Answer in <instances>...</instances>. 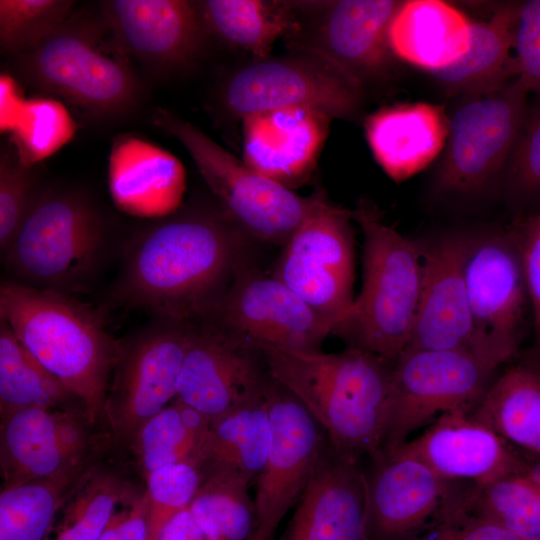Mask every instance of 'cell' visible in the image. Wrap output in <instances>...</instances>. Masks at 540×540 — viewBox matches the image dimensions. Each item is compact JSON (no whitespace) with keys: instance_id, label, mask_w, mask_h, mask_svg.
Segmentation results:
<instances>
[{"instance_id":"6da1fadb","label":"cell","mask_w":540,"mask_h":540,"mask_svg":"<svg viewBox=\"0 0 540 540\" xmlns=\"http://www.w3.org/2000/svg\"><path fill=\"white\" fill-rule=\"evenodd\" d=\"M246 237L222 210L177 211L133 238L117 294L161 318L208 317L244 265Z\"/></svg>"},{"instance_id":"7a4b0ae2","label":"cell","mask_w":540,"mask_h":540,"mask_svg":"<svg viewBox=\"0 0 540 540\" xmlns=\"http://www.w3.org/2000/svg\"><path fill=\"white\" fill-rule=\"evenodd\" d=\"M261 349L270 376L301 402L341 457L360 464L380 454L393 363L351 347L339 353Z\"/></svg>"},{"instance_id":"3957f363","label":"cell","mask_w":540,"mask_h":540,"mask_svg":"<svg viewBox=\"0 0 540 540\" xmlns=\"http://www.w3.org/2000/svg\"><path fill=\"white\" fill-rule=\"evenodd\" d=\"M0 317L24 347L79 398L90 421L98 426L104 423L118 344L93 313L59 292L3 282Z\"/></svg>"},{"instance_id":"277c9868","label":"cell","mask_w":540,"mask_h":540,"mask_svg":"<svg viewBox=\"0 0 540 540\" xmlns=\"http://www.w3.org/2000/svg\"><path fill=\"white\" fill-rule=\"evenodd\" d=\"M364 237L360 294L333 334L394 363L413 331L423 282V246L385 224L373 206L352 210Z\"/></svg>"},{"instance_id":"5b68a950","label":"cell","mask_w":540,"mask_h":540,"mask_svg":"<svg viewBox=\"0 0 540 540\" xmlns=\"http://www.w3.org/2000/svg\"><path fill=\"white\" fill-rule=\"evenodd\" d=\"M152 122L183 145L223 213L247 237L283 246L306 219L330 205L322 196H300L257 173L167 110H155Z\"/></svg>"},{"instance_id":"8992f818","label":"cell","mask_w":540,"mask_h":540,"mask_svg":"<svg viewBox=\"0 0 540 540\" xmlns=\"http://www.w3.org/2000/svg\"><path fill=\"white\" fill-rule=\"evenodd\" d=\"M99 41L92 28L66 21L16 55L15 70L32 87L93 114H124L139 99V82L128 63L105 52Z\"/></svg>"},{"instance_id":"52a82bcc","label":"cell","mask_w":540,"mask_h":540,"mask_svg":"<svg viewBox=\"0 0 540 540\" xmlns=\"http://www.w3.org/2000/svg\"><path fill=\"white\" fill-rule=\"evenodd\" d=\"M104 239L102 221L82 196L47 191L35 196L4 252L7 266L24 282L56 291L91 270Z\"/></svg>"},{"instance_id":"ba28073f","label":"cell","mask_w":540,"mask_h":540,"mask_svg":"<svg viewBox=\"0 0 540 540\" xmlns=\"http://www.w3.org/2000/svg\"><path fill=\"white\" fill-rule=\"evenodd\" d=\"M495 369L465 350H405L393 363L380 453L400 447L444 413H470L493 382Z\"/></svg>"},{"instance_id":"9c48e42d","label":"cell","mask_w":540,"mask_h":540,"mask_svg":"<svg viewBox=\"0 0 540 540\" xmlns=\"http://www.w3.org/2000/svg\"><path fill=\"white\" fill-rule=\"evenodd\" d=\"M363 86L320 53L255 59L231 75L222 100L236 117L286 108L314 110L334 119L357 115Z\"/></svg>"},{"instance_id":"30bf717a","label":"cell","mask_w":540,"mask_h":540,"mask_svg":"<svg viewBox=\"0 0 540 540\" xmlns=\"http://www.w3.org/2000/svg\"><path fill=\"white\" fill-rule=\"evenodd\" d=\"M471 352L497 368L518 352L529 301L515 230L468 238Z\"/></svg>"},{"instance_id":"8fae6325","label":"cell","mask_w":540,"mask_h":540,"mask_svg":"<svg viewBox=\"0 0 540 540\" xmlns=\"http://www.w3.org/2000/svg\"><path fill=\"white\" fill-rule=\"evenodd\" d=\"M188 332V323L161 318L117 345L103 413L114 446L127 448L177 397Z\"/></svg>"},{"instance_id":"7c38bea8","label":"cell","mask_w":540,"mask_h":540,"mask_svg":"<svg viewBox=\"0 0 540 540\" xmlns=\"http://www.w3.org/2000/svg\"><path fill=\"white\" fill-rule=\"evenodd\" d=\"M98 427L83 408H32L0 418L1 489L87 471L114 445Z\"/></svg>"},{"instance_id":"4fadbf2b","label":"cell","mask_w":540,"mask_h":540,"mask_svg":"<svg viewBox=\"0 0 540 540\" xmlns=\"http://www.w3.org/2000/svg\"><path fill=\"white\" fill-rule=\"evenodd\" d=\"M527 94L515 78L498 89L468 95L449 118L436 176L440 189L471 194L497 177L525 120Z\"/></svg>"},{"instance_id":"5bb4252c","label":"cell","mask_w":540,"mask_h":540,"mask_svg":"<svg viewBox=\"0 0 540 540\" xmlns=\"http://www.w3.org/2000/svg\"><path fill=\"white\" fill-rule=\"evenodd\" d=\"M352 210L328 205L306 219L282 246L273 276L288 286L332 327L353 303Z\"/></svg>"},{"instance_id":"9a60e30c","label":"cell","mask_w":540,"mask_h":540,"mask_svg":"<svg viewBox=\"0 0 540 540\" xmlns=\"http://www.w3.org/2000/svg\"><path fill=\"white\" fill-rule=\"evenodd\" d=\"M265 393L271 444L255 485L256 530L251 540H272L287 512L296 506L327 438L301 402L269 376Z\"/></svg>"},{"instance_id":"2e32d148","label":"cell","mask_w":540,"mask_h":540,"mask_svg":"<svg viewBox=\"0 0 540 540\" xmlns=\"http://www.w3.org/2000/svg\"><path fill=\"white\" fill-rule=\"evenodd\" d=\"M209 317L259 348L321 350L333 327L273 275L245 266Z\"/></svg>"},{"instance_id":"e0dca14e","label":"cell","mask_w":540,"mask_h":540,"mask_svg":"<svg viewBox=\"0 0 540 540\" xmlns=\"http://www.w3.org/2000/svg\"><path fill=\"white\" fill-rule=\"evenodd\" d=\"M270 374L261 348L216 322L189 324L177 398L211 420L263 389Z\"/></svg>"},{"instance_id":"ac0fdd59","label":"cell","mask_w":540,"mask_h":540,"mask_svg":"<svg viewBox=\"0 0 540 540\" xmlns=\"http://www.w3.org/2000/svg\"><path fill=\"white\" fill-rule=\"evenodd\" d=\"M366 473L365 540H412L441 514L457 490L398 447L372 459Z\"/></svg>"},{"instance_id":"d6986e66","label":"cell","mask_w":540,"mask_h":540,"mask_svg":"<svg viewBox=\"0 0 540 540\" xmlns=\"http://www.w3.org/2000/svg\"><path fill=\"white\" fill-rule=\"evenodd\" d=\"M117 45L156 68H178L193 60L206 31L197 2L110 0L102 2Z\"/></svg>"},{"instance_id":"ffe728a7","label":"cell","mask_w":540,"mask_h":540,"mask_svg":"<svg viewBox=\"0 0 540 540\" xmlns=\"http://www.w3.org/2000/svg\"><path fill=\"white\" fill-rule=\"evenodd\" d=\"M367 480L328 440L295 512L277 540H365Z\"/></svg>"},{"instance_id":"44dd1931","label":"cell","mask_w":540,"mask_h":540,"mask_svg":"<svg viewBox=\"0 0 540 540\" xmlns=\"http://www.w3.org/2000/svg\"><path fill=\"white\" fill-rule=\"evenodd\" d=\"M467 241L466 237L448 236L423 246L421 296L405 350L471 352V320L464 277Z\"/></svg>"},{"instance_id":"7402d4cb","label":"cell","mask_w":540,"mask_h":540,"mask_svg":"<svg viewBox=\"0 0 540 540\" xmlns=\"http://www.w3.org/2000/svg\"><path fill=\"white\" fill-rule=\"evenodd\" d=\"M332 119L305 108L275 109L242 118L243 162L292 189L316 167Z\"/></svg>"},{"instance_id":"603a6c76","label":"cell","mask_w":540,"mask_h":540,"mask_svg":"<svg viewBox=\"0 0 540 540\" xmlns=\"http://www.w3.org/2000/svg\"><path fill=\"white\" fill-rule=\"evenodd\" d=\"M400 447L443 479L470 485L506 476L520 458L519 449L461 411L442 414Z\"/></svg>"},{"instance_id":"cb8c5ba5","label":"cell","mask_w":540,"mask_h":540,"mask_svg":"<svg viewBox=\"0 0 540 540\" xmlns=\"http://www.w3.org/2000/svg\"><path fill=\"white\" fill-rule=\"evenodd\" d=\"M402 1L341 0L323 15L310 49L360 85L383 75L396 57L389 41L391 21Z\"/></svg>"},{"instance_id":"d4e9b609","label":"cell","mask_w":540,"mask_h":540,"mask_svg":"<svg viewBox=\"0 0 540 540\" xmlns=\"http://www.w3.org/2000/svg\"><path fill=\"white\" fill-rule=\"evenodd\" d=\"M108 184L120 210L164 218L178 211L186 174L182 163L168 151L140 138L122 137L111 148Z\"/></svg>"},{"instance_id":"484cf974","label":"cell","mask_w":540,"mask_h":540,"mask_svg":"<svg viewBox=\"0 0 540 540\" xmlns=\"http://www.w3.org/2000/svg\"><path fill=\"white\" fill-rule=\"evenodd\" d=\"M449 118L428 103L382 107L364 122L367 142L383 171L401 182L429 165L446 143Z\"/></svg>"},{"instance_id":"4316f807","label":"cell","mask_w":540,"mask_h":540,"mask_svg":"<svg viewBox=\"0 0 540 540\" xmlns=\"http://www.w3.org/2000/svg\"><path fill=\"white\" fill-rule=\"evenodd\" d=\"M265 386L211 420L194 462L202 478L221 475L249 487L256 483L265 465L272 436Z\"/></svg>"},{"instance_id":"83f0119b","label":"cell","mask_w":540,"mask_h":540,"mask_svg":"<svg viewBox=\"0 0 540 540\" xmlns=\"http://www.w3.org/2000/svg\"><path fill=\"white\" fill-rule=\"evenodd\" d=\"M471 20L441 0L402 1L389 28L394 55L432 73L469 49Z\"/></svg>"},{"instance_id":"f1b7e54d","label":"cell","mask_w":540,"mask_h":540,"mask_svg":"<svg viewBox=\"0 0 540 540\" xmlns=\"http://www.w3.org/2000/svg\"><path fill=\"white\" fill-rule=\"evenodd\" d=\"M519 3L499 6L487 21H471L468 51L451 66L432 73L447 92H488L517 78L514 47Z\"/></svg>"},{"instance_id":"f546056e","label":"cell","mask_w":540,"mask_h":540,"mask_svg":"<svg viewBox=\"0 0 540 540\" xmlns=\"http://www.w3.org/2000/svg\"><path fill=\"white\" fill-rule=\"evenodd\" d=\"M469 416L513 447L540 457V367L529 361L507 369Z\"/></svg>"},{"instance_id":"4dcf8cb0","label":"cell","mask_w":540,"mask_h":540,"mask_svg":"<svg viewBox=\"0 0 540 540\" xmlns=\"http://www.w3.org/2000/svg\"><path fill=\"white\" fill-rule=\"evenodd\" d=\"M456 501L467 512L501 525L521 540H540V457L520 450L513 472L470 485Z\"/></svg>"},{"instance_id":"1f68e13d","label":"cell","mask_w":540,"mask_h":540,"mask_svg":"<svg viewBox=\"0 0 540 540\" xmlns=\"http://www.w3.org/2000/svg\"><path fill=\"white\" fill-rule=\"evenodd\" d=\"M143 490L118 469L96 463L69 491L46 540H99L117 509Z\"/></svg>"},{"instance_id":"d6a6232c","label":"cell","mask_w":540,"mask_h":540,"mask_svg":"<svg viewBox=\"0 0 540 540\" xmlns=\"http://www.w3.org/2000/svg\"><path fill=\"white\" fill-rule=\"evenodd\" d=\"M197 5L206 31L255 59L270 57L275 42L297 29L287 2L206 0Z\"/></svg>"},{"instance_id":"836d02e7","label":"cell","mask_w":540,"mask_h":540,"mask_svg":"<svg viewBox=\"0 0 540 540\" xmlns=\"http://www.w3.org/2000/svg\"><path fill=\"white\" fill-rule=\"evenodd\" d=\"M32 408L85 410L0 319V418Z\"/></svg>"},{"instance_id":"e575fe53","label":"cell","mask_w":540,"mask_h":540,"mask_svg":"<svg viewBox=\"0 0 540 540\" xmlns=\"http://www.w3.org/2000/svg\"><path fill=\"white\" fill-rule=\"evenodd\" d=\"M210 422L208 416L176 397L139 429L127 448L144 478L166 465L194 464Z\"/></svg>"},{"instance_id":"d590c367","label":"cell","mask_w":540,"mask_h":540,"mask_svg":"<svg viewBox=\"0 0 540 540\" xmlns=\"http://www.w3.org/2000/svg\"><path fill=\"white\" fill-rule=\"evenodd\" d=\"M85 472L1 489L0 540H46L69 491Z\"/></svg>"},{"instance_id":"8d00e7d4","label":"cell","mask_w":540,"mask_h":540,"mask_svg":"<svg viewBox=\"0 0 540 540\" xmlns=\"http://www.w3.org/2000/svg\"><path fill=\"white\" fill-rule=\"evenodd\" d=\"M249 488L221 475L202 478L188 509L206 540H251L257 519Z\"/></svg>"},{"instance_id":"74e56055","label":"cell","mask_w":540,"mask_h":540,"mask_svg":"<svg viewBox=\"0 0 540 540\" xmlns=\"http://www.w3.org/2000/svg\"><path fill=\"white\" fill-rule=\"evenodd\" d=\"M76 124L57 100H26L11 130L13 150L19 162L31 168L64 146L75 134Z\"/></svg>"},{"instance_id":"f35d334b","label":"cell","mask_w":540,"mask_h":540,"mask_svg":"<svg viewBox=\"0 0 540 540\" xmlns=\"http://www.w3.org/2000/svg\"><path fill=\"white\" fill-rule=\"evenodd\" d=\"M74 5L69 0H1L0 46L21 54L64 24Z\"/></svg>"},{"instance_id":"ab89813d","label":"cell","mask_w":540,"mask_h":540,"mask_svg":"<svg viewBox=\"0 0 540 540\" xmlns=\"http://www.w3.org/2000/svg\"><path fill=\"white\" fill-rule=\"evenodd\" d=\"M202 482L199 468L192 462L163 466L145 478L148 501V540H156L163 527L186 509Z\"/></svg>"},{"instance_id":"60d3db41","label":"cell","mask_w":540,"mask_h":540,"mask_svg":"<svg viewBox=\"0 0 540 540\" xmlns=\"http://www.w3.org/2000/svg\"><path fill=\"white\" fill-rule=\"evenodd\" d=\"M31 168L23 166L14 150L0 157V248L5 252L21 227L35 198Z\"/></svg>"},{"instance_id":"b9f144b4","label":"cell","mask_w":540,"mask_h":540,"mask_svg":"<svg viewBox=\"0 0 540 540\" xmlns=\"http://www.w3.org/2000/svg\"><path fill=\"white\" fill-rule=\"evenodd\" d=\"M412 540H521L490 520L461 508L456 494L439 517Z\"/></svg>"},{"instance_id":"7bdbcfd3","label":"cell","mask_w":540,"mask_h":540,"mask_svg":"<svg viewBox=\"0 0 540 540\" xmlns=\"http://www.w3.org/2000/svg\"><path fill=\"white\" fill-rule=\"evenodd\" d=\"M514 49L517 80L540 97V0L519 3Z\"/></svg>"},{"instance_id":"ee69618b","label":"cell","mask_w":540,"mask_h":540,"mask_svg":"<svg viewBox=\"0 0 540 540\" xmlns=\"http://www.w3.org/2000/svg\"><path fill=\"white\" fill-rule=\"evenodd\" d=\"M508 164L509 180L517 191L540 193V101L524 120Z\"/></svg>"},{"instance_id":"f6af8a7d","label":"cell","mask_w":540,"mask_h":540,"mask_svg":"<svg viewBox=\"0 0 540 540\" xmlns=\"http://www.w3.org/2000/svg\"><path fill=\"white\" fill-rule=\"evenodd\" d=\"M523 266L535 332L534 359L540 365V213L514 228Z\"/></svg>"},{"instance_id":"bcb514c9","label":"cell","mask_w":540,"mask_h":540,"mask_svg":"<svg viewBox=\"0 0 540 540\" xmlns=\"http://www.w3.org/2000/svg\"><path fill=\"white\" fill-rule=\"evenodd\" d=\"M148 534V501L143 490L117 509L99 540H148Z\"/></svg>"},{"instance_id":"7dc6e473","label":"cell","mask_w":540,"mask_h":540,"mask_svg":"<svg viewBox=\"0 0 540 540\" xmlns=\"http://www.w3.org/2000/svg\"><path fill=\"white\" fill-rule=\"evenodd\" d=\"M156 540H206L188 507L174 516Z\"/></svg>"},{"instance_id":"c3c4849f","label":"cell","mask_w":540,"mask_h":540,"mask_svg":"<svg viewBox=\"0 0 540 540\" xmlns=\"http://www.w3.org/2000/svg\"><path fill=\"white\" fill-rule=\"evenodd\" d=\"M26 100L19 95L12 80L1 78V130L11 132Z\"/></svg>"}]
</instances>
